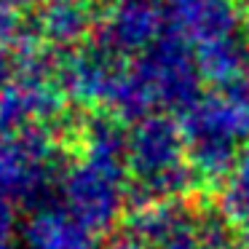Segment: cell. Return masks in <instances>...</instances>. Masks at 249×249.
<instances>
[{
    "mask_svg": "<svg viewBox=\"0 0 249 249\" xmlns=\"http://www.w3.org/2000/svg\"><path fill=\"white\" fill-rule=\"evenodd\" d=\"M129 131L110 115H94L78 134V158L62 169V206L91 233L113 231L126 209Z\"/></svg>",
    "mask_w": 249,
    "mask_h": 249,
    "instance_id": "obj_1",
    "label": "cell"
},
{
    "mask_svg": "<svg viewBox=\"0 0 249 249\" xmlns=\"http://www.w3.org/2000/svg\"><path fill=\"white\" fill-rule=\"evenodd\" d=\"M126 169L134 206L179 201L190 190H198L182 124L166 113H153L129 129Z\"/></svg>",
    "mask_w": 249,
    "mask_h": 249,
    "instance_id": "obj_2",
    "label": "cell"
},
{
    "mask_svg": "<svg viewBox=\"0 0 249 249\" xmlns=\"http://www.w3.org/2000/svg\"><path fill=\"white\" fill-rule=\"evenodd\" d=\"M67 94L56 78V65L43 54L38 38L19 51L17 72L0 89V131H19L43 126L65 115Z\"/></svg>",
    "mask_w": 249,
    "mask_h": 249,
    "instance_id": "obj_3",
    "label": "cell"
},
{
    "mask_svg": "<svg viewBox=\"0 0 249 249\" xmlns=\"http://www.w3.org/2000/svg\"><path fill=\"white\" fill-rule=\"evenodd\" d=\"M59 177V142L51 129L0 131V204H40Z\"/></svg>",
    "mask_w": 249,
    "mask_h": 249,
    "instance_id": "obj_4",
    "label": "cell"
},
{
    "mask_svg": "<svg viewBox=\"0 0 249 249\" xmlns=\"http://www.w3.org/2000/svg\"><path fill=\"white\" fill-rule=\"evenodd\" d=\"M131 62L142 86L150 94L156 113L172 110L179 115L204 94L193 49L172 30Z\"/></svg>",
    "mask_w": 249,
    "mask_h": 249,
    "instance_id": "obj_5",
    "label": "cell"
},
{
    "mask_svg": "<svg viewBox=\"0 0 249 249\" xmlns=\"http://www.w3.org/2000/svg\"><path fill=\"white\" fill-rule=\"evenodd\" d=\"M169 0H107L97 19V46L134 59L169 33Z\"/></svg>",
    "mask_w": 249,
    "mask_h": 249,
    "instance_id": "obj_6",
    "label": "cell"
},
{
    "mask_svg": "<svg viewBox=\"0 0 249 249\" xmlns=\"http://www.w3.org/2000/svg\"><path fill=\"white\" fill-rule=\"evenodd\" d=\"M188 142H249V86L209 89L177 115Z\"/></svg>",
    "mask_w": 249,
    "mask_h": 249,
    "instance_id": "obj_7",
    "label": "cell"
},
{
    "mask_svg": "<svg viewBox=\"0 0 249 249\" xmlns=\"http://www.w3.org/2000/svg\"><path fill=\"white\" fill-rule=\"evenodd\" d=\"M121 56L94 46H78V49L62 51L56 62V78H59L65 94L72 102L97 105L107 110L113 89L118 83V75L124 70Z\"/></svg>",
    "mask_w": 249,
    "mask_h": 249,
    "instance_id": "obj_8",
    "label": "cell"
},
{
    "mask_svg": "<svg viewBox=\"0 0 249 249\" xmlns=\"http://www.w3.org/2000/svg\"><path fill=\"white\" fill-rule=\"evenodd\" d=\"M241 27L238 0H174L169 8V30L190 49L236 35Z\"/></svg>",
    "mask_w": 249,
    "mask_h": 249,
    "instance_id": "obj_9",
    "label": "cell"
},
{
    "mask_svg": "<svg viewBox=\"0 0 249 249\" xmlns=\"http://www.w3.org/2000/svg\"><path fill=\"white\" fill-rule=\"evenodd\" d=\"M97 19L89 0H46L35 17V35L40 43L70 51L97 30Z\"/></svg>",
    "mask_w": 249,
    "mask_h": 249,
    "instance_id": "obj_10",
    "label": "cell"
},
{
    "mask_svg": "<svg viewBox=\"0 0 249 249\" xmlns=\"http://www.w3.org/2000/svg\"><path fill=\"white\" fill-rule=\"evenodd\" d=\"M27 249H97V233H91L65 206H38L22 228Z\"/></svg>",
    "mask_w": 249,
    "mask_h": 249,
    "instance_id": "obj_11",
    "label": "cell"
},
{
    "mask_svg": "<svg viewBox=\"0 0 249 249\" xmlns=\"http://www.w3.org/2000/svg\"><path fill=\"white\" fill-rule=\"evenodd\" d=\"M193 54L201 81H206L212 89L249 86V43H244L238 35L198 46Z\"/></svg>",
    "mask_w": 249,
    "mask_h": 249,
    "instance_id": "obj_12",
    "label": "cell"
},
{
    "mask_svg": "<svg viewBox=\"0 0 249 249\" xmlns=\"http://www.w3.org/2000/svg\"><path fill=\"white\" fill-rule=\"evenodd\" d=\"M217 201H220V206H217L220 214L233 228H241L249 222V142L241 145L233 174L225 182V188L220 190Z\"/></svg>",
    "mask_w": 249,
    "mask_h": 249,
    "instance_id": "obj_13",
    "label": "cell"
},
{
    "mask_svg": "<svg viewBox=\"0 0 249 249\" xmlns=\"http://www.w3.org/2000/svg\"><path fill=\"white\" fill-rule=\"evenodd\" d=\"M35 38L38 35H30V24L19 6L0 0V54L8 56L11 51H24Z\"/></svg>",
    "mask_w": 249,
    "mask_h": 249,
    "instance_id": "obj_14",
    "label": "cell"
},
{
    "mask_svg": "<svg viewBox=\"0 0 249 249\" xmlns=\"http://www.w3.org/2000/svg\"><path fill=\"white\" fill-rule=\"evenodd\" d=\"M0 249H14V206L0 204Z\"/></svg>",
    "mask_w": 249,
    "mask_h": 249,
    "instance_id": "obj_15",
    "label": "cell"
},
{
    "mask_svg": "<svg viewBox=\"0 0 249 249\" xmlns=\"http://www.w3.org/2000/svg\"><path fill=\"white\" fill-rule=\"evenodd\" d=\"M238 249H249V222L238 228Z\"/></svg>",
    "mask_w": 249,
    "mask_h": 249,
    "instance_id": "obj_16",
    "label": "cell"
},
{
    "mask_svg": "<svg viewBox=\"0 0 249 249\" xmlns=\"http://www.w3.org/2000/svg\"><path fill=\"white\" fill-rule=\"evenodd\" d=\"M241 24H244V30H247V35H249V0L241 6Z\"/></svg>",
    "mask_w": 249,
    "mask_h": 249,
    "instance_id": "obj_17",
    "label": "cell"
},
{
    "mask_svg": "<svg viewBox=\"0 0 249 249\" xmlns=\"http://www.w3.org/2000/svg\"><path fill=\"white\" fill-rule=\"evenodd\" d=\"M8 3H14V6L24 8V6H35V3H40V0H8Z\"/></svg>",
    "mask_w": 249,
    "mask_h": 249,
    "instance_id": "obj_18",
    "label": "cell"
},
{
    "mask_svg": "<svg viewBox=\"0 0 249 249\" xmlns=\"http://www.w3.org/2000/svg\"><path fill=\"white\" fill-rule=\"evenodd\" d=\"M241 3H247V0H241Z\"/></svg>",
    "mask_w": 249,
    "mask_h": 249,
    "instance_id": "obj_19",
    "label": "cell"
}]
</instances>
